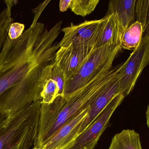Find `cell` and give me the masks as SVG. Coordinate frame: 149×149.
<instances>
[{
    "mask_svg": "<svg viewBox=\"0 0 149 149\" xmlns=\"http://www.w3.org/2000/svg\"><path fill=\"white\" fill-rule=\"evenodd\" d=\"M149 64V35L143 37L138 47L123 63L120 71V88L126 97L133 91L143 69Z\"/></svg>",
    "mask_w": 149,
    "mask_h": 149,
    "instance_id": "277c9868",
    "label": "cell"
},
{
    "mask_svg": "<svg viewBox=\"0 0 149 149\" xmlns=\"http://www.w3.org/2000/svg\"><path fill=\"white\" fill-rule=\"evenodd\" d=\"M50 2V1H45L43 2L42 3L39 4L37 7H36V8L33 10V11L34 12V14H35V16H34L33 22H32V23L31 24V26L35 25L38 22V18L40 17L41 13H42L45 8L48 5V3Z\"/></svg>",
    "mask_w": 149,
    "mask_h": 149,
    "instance_id": "ffe728a7",
    "label": "cell"
},
{
    "mask_svg": "<svg viewBox=\"0 0 149 149\" xmlns=\"http://www.w3.org/2000/svg\"><path fill=\"white\" fill-rule=\"evenodd\" d=\"M66 101V100L63 97L58 96L49 105L42 103L39 132L34 147L40 148L42 147L45 136L56 122Z\"/></svg>",
    "mask_w": 149,
    "mask_h": 149,
    "instance_id": "30bf717a",
    "label": "cell"
},
{
    "mask_svg": "<svg viewBox=\"0 0 149 149\" xmlns=\"http://www.w3.org/2000/svg\"><path fill=\"white\" fill-rule=\"evenodd\" d=\"M31 149H41L40 148H37V147H34Z\"/></svg>",
    "mask_w": 149,
    "mask_h": 149,
    "instance_id": "cb8c5ba5",
    "label": "cell"
},
{
    "mask_svg": "<svg viewBox=\"0 0 149 149\" xmlns=\"http://www.w3.org/2000/svg\"><path fill=\"white\" fill-rule=\"evenodd\" d=\"M90 107L84 109L71 120L61 127L41 149H71L80 136L81 124L87 115Z\"/></svg>",
    "mask_w": 149,
    "mask_h": 149,
    "instance_id": "ba28073f",
    "label": "cell"
},
{
    "mask_svg": "<svg viewBox=\"0 0 149 149\" xmlns=\"http://www.w3.org/2000/svg\"><path fill=\"white\" fill-rule=\"evenodd\" d=\"M99 2V0H72L70 8L76 15L84 17L92 13Z\"/></svg>",
    "mask_w": 149,
    "mask_h": 149,
    "instance_id": "e0dca14e",
    "label": "cell"
},
{
    "mask_svg": "<svg viewBox=\"0 0 149 149\" xmlns=\"http://www.w3.org/2000/svg\"><path fill=\"white\" fill-rule=\"evenodd\" d=\"M42 100L11 115L0 129V149H30L39 132Z\"/></svg>",
    "mask_w": 149,
    "mask_h": 149,
    "instance_id": "6da1fadb",
    "label": "cell"
},
{
    "mask_svg": "<svg viewBox=\"0 0 149 149\" xmlns=\"http://www.w3.org/2000/svg\"><path fill=\"white\" fill-rule=\"evenodd\" d=\"M24 24L18 22H12L9 28L8 33V38L15 40L21 36L24 32Z\"/></svg>",
    "mask_w": 149,
    "mask_h": 149,
    "instance_id": "d6986e66",
    "label": "cell"
},
{
    "mask_svg": "<svg viewBox=\"0 0 149 149\" xmlns=\"http://www.w3.org/2000/svg\"><path fill=\"white\" fill-rule=\"evenodd\" d=\"M11 9L7 6L0 13V51L8 36L9 28L12 23Z\"/></svg>",
    "mask_w": 149,
    "mask_h": 149,
    "instance_id": "ac0fdd59",
    "label": "cell"
},
{
    "mask_svg": "<svg viewBox=\"0 0 149 149\" xmlns=\"http://www.w3.org/2000/svg\"><path fill=\"white\" fill-rule=\"evenodd\" d=\"M122 68L106 85L90 106L87 115L81 124L80 136L89 127L98 115L115 97L119 94H122L120 88Z\"/></svg>",
    "mask_w": 149,
    "mask_h": 149,
    "instance_id": "9c48e42d",
    "label": "cell"
},
{
    "mask_svg": "<svg viewBox=\"0 0 149 149\" xmlns=\"http://www.w3.org/2000/svg\"><path fill=\"white\" fill-rule=\"evenodd\" d=\"M137 0H112L109 3L107 14H113L122 37L124 31L134 22Z\"/></svg>",
    "mask_w": 149,
    "mask_h": 149,
    "instance_id": "8fae6325",
    "label": "cell"
},
{
    "mask_svg": "<svg viewBox=\"0 0 149 149\" xmlns=\"http://www.w3.org/2000/svg\"><path fill=\"white\" fill-rule=\"evenodd\" d=\"M103 19L95 48L106 45L120 46L122 36L116 17L113 14H107Z\"/></svg>",
    "mask_w": 149,
    "mask_h": 149,
    "instance_id": "7c38bea8",
    "label": "cell"
},
{
    "mask_svg": "<svg viewBox=\"0 0 149 149\" xmlns=\"http://www.w3.org/2000/svg\"><path fill=\"white\" fill-rule=\"evenodd\" d=\"M95 48L93 45H70L58 49L55 62L64 73L66 82L78 72Z\"/></svg>",
    "mask_w": 149,
    "mask_h": 149,
    "instance_id": "52a82bcc",
    "label": "cell"
},
{
    "mask_svg": "<svg viewBox=\"0 0 149 149\" xmlns=\"http://www.w3.org/2000/svg\"><path fill=\"white\" fill-rule=\"evenodd\" d=\"M108 149H143L141 137L135 130L124 129L112 138Z\"/></svg>",
    "mask_w": 149,
    "mask_h": 149,
    "instance_id": "4fadbf2b",
    "label": "cell"
},
{
    "mask_svg": "<svg viewBox=\"0 0 149 149\" xmlns=\"http://www.w3.org/2000/svg\"><path fill=\"white\" fill-rule=\"evenodd\" d=\"M136 21L141 23L143 34L149 35V0H137L136 4Z\"/></svg>",
    "mask_w": 149,
    "mask_h": 149,
    "instance_id": "2e32d148",
    "label": "cell"
},
{
    "mask_svg": "<svg viewBox=\"0 0 149 149\" xmlns=\"http://www.w3.org/2000/svg\"><path fill=\"white\" fill-rule=\"evenodd\" d=\"M146 119H147V124L149 128V104L147 108V112H146Z\"/></svg>",
    "mask_w": 149,
    "mask_h": 149,
    "instance_id": "603a6c76",
    "label": "cell"
},
{
    "mask_svg": "<svg viewBox=\"0 0 149 149\" xmlns=\"http://www.w3.org/2000/svg\"><path fill=\"white\" fill-rule=\"evenodd\" d=\"M58 96V83L56 80L51 77L49 72L42 92V103L49 105L54 101Z\"/></svg>",
    "mask_w": 149,
    "mask_h": 149,
    "instance_id": "9a60e30c",
    "label": "cell"
},
{
    "mask_svg": "<svg viewBox=\"0 0 149 149\" xmlns=\"http://www.w3.org/2000/svg\"><path fill=\"white\" fill-rule=\"evenodd\" d=\"M121 50L118 45L95 48L78 72L66 82L64 98L68 100L97 76L108 71L113 67V62Z\"/></svg>",
    "mask_w": 149,
    "mask_h": 149,
    "instance_id": "3957f363",
    "label": "cell"
},
{
    "mask_svg": "<svg viewBox=\"0 0 149 149\" xmlns=\"http://www.w3.org/2000/svg\"><path fill=\"white\" fill-rule=\"evenodd\" d=\"M103 18L99 20L86 21L77 24L71 23L70 26L63 28L62 40L59 47L70 45H84L95 46L103 24Z\"/></svg>",
    "mask_w": 149,
    "mask_h": 149,
    "instance_id": "8992f818",
    "label": "cell"
},
{
    "mask_svg": "<svg viewBox=\"0 0 149 149\" xmlns=\"http://www.w3.org/2000/svg\"><path fill=\"white\" fill-rule=\"evenodd\" d=\"M10 115L8 114L0 112V129L6 124Z\"/></svg>",
    "mask_w": 149,
    "mask_h": 149,
    "instance_id": "7402d4cb",
    "label": "cell"
},
{
    "mask_svg": "<svg viewBox=\"0 0 149 149\" xmlns=\"http://www.w3.org/2000/svg\"><path fill=\"white\" fill-rule=\"evenodd\" d=\"M123 65V63H121L112 67L108 71L100 74L66 100L56 122L45 136L43 146L61 127L91 106L104 87L121 70Z\"/></svg>",
    "mask_w": 149,
    "mask_h": 149,
    "instance_id": "7a4b0ae2",
    "label": "cell"
},
{
    "mask_svg": "<svg viewBox=\"0 0 149 149\" xmlns=\"http://www.w3.org/2000/svg\"><path fill=\"white\" fill-rule=\"evenodd\" d=\"M125 96L120 94L100 113L89 127L78 138L71 149H93L108 125L114 112L121 104Z\"/></svg>",
    "mask_w": 149,
    "mask_h": 149,
    "instance_id": "5b68a950",
    "label": "cell"
},
{
    "mask_svg": "<svg viewBox=\"0 0 149 149\" xmlns=\"http://www.w3.org/2000/svg\"><path fill=\"white\" fill-rule=\"evenodd\" d=\"M143 29L141 23L136 21L123 32L121 41L122 49L134 51L140 45Z\"/></svg>",
    "mask_w": 149,
    "mask_h": 149,
    "instance_id": "5bb4252c",
    "label": "cell"
},
{
    "mask_svg": "<svg viewBox=\"0 0 149 149\" xmlns=\"http://www.w3.org/2000/svg\"><path fill=\"white\" fill-rule=\"evenodd\" d=\"M72 0H61L59 1V10L62 12L66 11L70 8Z\"/></svg>",
    "mask_w": 149,
    "mask_h": 149,
    "instance_id": "44dd1931",
    "label": "cell"
}]
</instances>
